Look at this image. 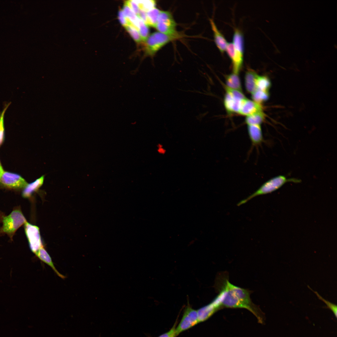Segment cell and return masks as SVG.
Returning <instances> with one entry per match:
<instances>
[{
  "mask_svg": "<svg viewBox=\"0 0 337 337\" xmlns=\"http://www.w3.org/2000/svg\"><path fill=\"white\" fill-rule=\"evenodd\" d=\"M226 86L230 89L242 91L241 82L238 74L232 73L225 77Z\"/></svg>",
  "mask_w": 337,
  "mask_h": 337,
  "instance_id": "18",
  "label": "cell"
},
{
  "mask_svg": "<svg viewBox=\"0 0 337 337\" xmlns=\"http://www.w3.org/2000/svg\"><path fill=\"white\" fill-rule=\"evenodd\" d=\"M261 111V105L246 98L242 102L238 114L247 116Z\"/></svg>",
  "mask_w": 337,
  "mask_h": 337,
  "instance_id": "10",
  "label": "cell"
},
{
  "mask_svg": "<svg viewBox=\"0 0 337 337\" xmlns=\"http://www.w3.org/2000/svg\"><path fill=\"white\" fill-rule=\"evenodd\" d=\"M256 90L269 92L271 83L267 76L258 75L256 80Z\"/></svg>",
  "mask_w": 337,
  "mask_h": 337,
  "instance_id": "20",
  "label": "cell"
},
{
  "mask_svg": "<svg viewBox=\"0 0 337 337\" xmlns=\"http://www.w3.org/2000/svg\"><path fill=\"white\" fill-rule=\"evenodd\" d=\"M220 307L219 302L216 298H215L214 300L209 304L197 310L199 323L207 320Z\"/></svg>",
  "mask_w": 337,
  "mask_h": 337,
  "instance_id": "11",
  "label": "cell"
},
{
  "mask_svg": "<svg viewBox=\"0 0 337 337\" xmlns=\"http://www.w3.org/2000/svg\"><path fill=\"white\" fill-rule=\"evenodd\" d=\"M301 181L295 178H287L285 176L280 175L274 177L263 183L259 188L246 198L239 202L237 206L246 203L256 196L271 193L278 190L287 182L299 183Z\"/></svg>",
  "mask_w": 337,
  "mask_h": 337,
  "instance_id": "2",
  "label": "cell"
},
{
  "mask_svg": "<svg viewBox=\"0 0 337 337\" xmlns=\"http://www.w3.org/2000/svg\"><path fill=\"white\" fill-rule=\"evenodd\" d=\"M221 280L219 293L221 307L244 308L252 312L260 323L262 322L261 312L251 301L249 291L231 284L227 277Z\"/></svg>",
  "mask_w": 337,
  "mask_h": 337,
  "instance_id": "1",
  "label": "cell"
},
{
  "mask_svg": "<svg viewBox=\"0 0 337 337\" xmlns=\"http://www.w3.org/2000/svg\"><path fill=\"white\" fill-rule=\"evenodd\" d=\"M35 254L41 261L50 266L59 276L62 279H64L65 278L64 276L60 273L56 269L51 256L43 246L41 247Z\"/></svg>",
  "mask_w": 337,
  "mask_h": 337,
  "instance_id": "15",
  "label": "cell"
},
{
  "mask_svg": "<svg viewBox=\"0 0 337 337\" xmlns=\"http://www.w3.org/2000/svg\"><path fill=\"white\" fill-rule=\"evenodd\" d=\"M118 18L120 23L125 27L128 26V22L121 10H120L119 12Z\"/></svg>",
  "mask_w": 337,
  "mask_h": 337,
  "instance_id": "31",
  "label": "cell"
},
{
  "mask_svg": "<svg viewBox=\"0 0 337 337\" xmlns=\"http://www.w3.org/2000/svg\"><path fill=\"white\" fill-rule=\"evenodd\" d=\"M25 233L27 237L30 249L35 254L43 245L39 228L27 222L24 224Z\"/></svg>",
  "mask_w": 337,
  "mask_h": 337,
  "instance_id": "8",
  "label": "cell"
},
{
  "mask_svg": "<svg viewBox=\"0 0 337 337\" xmlns=\"http://www.w3.org/2000/svg\"><path fill=\"white\" fill-rule=\"evenodd\" d=\"M175 322L172 327L168 332L164 333L158 337H176L175 329L177 324Z\"/></svg>",
  "mask_w": 337,
  "mask_h": 337,
  "instance_id": "30",
  "label": "cell"
},
{
  "mask_svg": "<svg viewBox=\"0 0 337 337\" xmlns=\"http://www.w3.org/2000/svg\"><path fill=\"white\" fill-rule=\"evenodd\" d=\"M265 115L263 111L247 116L245 122L247 125H261L264 121Z\"/></svg>",
  "mask_w": 337,
  "mask_h": 337,
  "instance_id": "19",
  "label": "cell"
},
{
  "mask_svg": "<svg viewBox=\"0 0 337 337\" xmlns=\"http://www.w3.org/2000/svg\"><path fill=\"white\" fill-rule=\"evenodd\" d=\"M258 75L254 70H248L245 76V85L247 92L252 94L256 90V80Z\"/></svg>",
  "mask_w": 337,
  "mask_h": 337,
  "instance_id": "16",
  "label": "cell"
},
{
  "mask_svg": "<svg viewBox=\"0 0 337 337\" xmlns=\"http://www.w3.org/2000/svg\"><path fill=\"white\" fill-rule=\"evenodd\" d=\"M10 103L5 107L0 115V147L2 144L4 137V115L5 112L10 105Z\"/></svg>",
  "mask_w": 337,
  "mask_h": 337,
  "instance_id": "25",
  "label": "cell"
},
{
  "mask_svg": "<svg viewBox=\"0 0 337 337\" xmlns=\"http://www.w3.org/2000/svg\"><path fill=\"white\" fill-rule=\"evenodd\" d=\"M223 103L229 114L238 113L242 102L246 98L242 91L230 89L225 86Z\"/></svg>",
  "mask_w": 337,
  "mask_h": 337,
  "instance_id": "5",
  "label": "cell"
},
{
  "mask_svg": "<svg viewBox=\"0 0 337 337\" xmlns=\"http://www.w3.org/2000/svg\"><path fill=\"white\" fill-rule=\"evenodd\" d=\"M140 10L146 12L155 7L156 2L154 0H134Z\"/></svg>",
  "mask_w": 337,
  "mask_h": 337,
  "instance_id": "23",
  "label": "cell"
},
{
  "mask_svg": "<svg viewBox=\"0 0 337 337\" xmlns=\"http://www.w3.org/2000/svg\"><path fill=\"white\" fill-rule=\"evenodd\" d=\"M176 24L171 13L167 11H161L155 27L159 32L168 35L178 33Z\"/></svg>",
  "mask_w": 337,
  "mask_h": 337,
  "instance_id": "6",
  "label": "cell"
},
{
  "mask_svg": "<svg viewBox=\"0 0 337 337\" xmlns=\"http://www.w3.org/2000/svg\"><path fill=\"white\" fill-rule=\"evenodd\" d=\"M182 37V35L178 32L168 35L159 32H154L149 35L144 41L146 53L152 56L168 43Z\"/></svg>",
  "mask_w": 337,
  "mask_h": 337,
  "instance_id": "3",
  "label": "cell"
},
{
  "mask_svg": "<svg viewBox=\"0 0 337 337\" xmlns=\"http://www.w3.org/2000/svg\"><path fill=\"white\" fill-rule=\"evenodd\" d=\"M161 11L154 7L146 12L147 20L146 25L148 26L155 27Z\"/></svg>",
  "mask_w": 337,
  "mask_h": 337,
  "instance_id": "21",
  "label": "cell"
},
{
  "mask_svg": "<svg viewBox=\"0 0 337 337\" xmlns=\"http://www.w3.org/2000/svg\"><path fill=\"white\" fill-rule=\"evenodd\" d=\"M124 4L129 7L137 15L138 14L140 9L134 0L126 1Z\"/></svg>",
  "mask_w": 337,
  "mask_h": 337,
  "instance_id": "28",
  "label": "cell"
},
{
  "mask_svg": "<svg viewBox=\"0 0 337 337\" xmlns=\"http://www.w3.org/2000/svg\"><path fill=\"white\" fill-rule=\"evenodd\" d=\"M0 183L6 187L17 189H24L28 184L19 175L4 171L0 178Z\"/></svg>",
  "mask_w": 337,
  "mask_h": 337,
  "instance_id": "9",
  "label": "cell"
},
{
  "mask_svg": "<svg viewBox=\"0 0 337 337\" xmlns=\"http://www.w3.org/2000/svg\"><path fill=\"white\" fill-rule=\"evenodd\" d=\"M1 221L0 234H6L11 238L17 229L27 222L21 210L17 209L7 216H2Z\"/></svg>",
  "mask_w": 337,
  "mask_h": 337,
  "instance_id": "4",
  "label": "cell"
},
{
  "mask_svg": "<svg viewBox=\"0 0 337 337\" xmlns=\"http://www.w3.org/2000/svg\"><path fill=\"white\" fill-rule=\"evenodd\" d=\"M125 28L135 42L139 43L142 41L139 32L135 28L129 26Z\"/></svg>",
  "mask_w": 337,
  "mask_h": 337,
  "instance_id": "27",
  "label": "cell"
},
{
  "mask_svg": "<svg viewBox=\"0 0 337 337\" xmlns=\"http://www.w3.org/2000/svg\"><path fill=\"white\" fill-rule=\"evenodd\" d=\"M251 94L253 100L261 105L266 101L269 96V92L258 90H256Z\"/></svg>",
  "mask_w": 337,
  "mask_h": 337,
  "instance_id": "22",
  "label": "cell"
},
{
  "mask_svg": "<svg viewBox=\"0 0 337 337\" xmlns=\"http://www.w3.org/2000/svg\"><path fill=\"white\" fill-rule=\"evenodd\" d=\"M44 177L43 175L34 182L28 184L24 188L22 196L24 198L30 197L32 193L37 191L42 185L44 181Z\"/></svg>",
  "mask_w": 337,
  "mask_h": 337,
  "instance_id": "17",
  "label": "cell"
},
{
  "mask_svg": "<svg viewBox=\"0 0 337 337\" xmlns=\"http://www.w3.org/2000/svg\"><path fill=\"white\" fill-rule=\"evenodd\" d=\"M210 22L213 33L215 43L222 53L226 51L228 43L223 35L220 32L212 19H209Z\"/></svg>",
  "mask_w": 337,
  "mask_h": 337,
  "instance_id": "13",
  "label": "cell"
},
{
  "mask_svg": "<svg viewBox=\"0 0 337 337\" xmlns=\"http://www.w3.org/2000/svg\"><path fill=\"white\" fill-rule=\"evenodd\" d=\"M199 323L197 310L190 306L185 308L181 320L175 329L176 336Z\"/></svg>",
  "mask_w": 337,
  "mask_h": 337,
  "instance_id": "7",
  "label": "cell"
},
{
  "mask_svg": "<svg viewBox=\"0 0 337 337\" xmlns=\"http://www.w3.org/2000/svg\"><path fill=\"white\" fill-rule=\"evenodd\" d=\"M226 51L232 61L234 57L235 54L234 47L232 42L228 43Z\"/></svg>",
  "mask_w": 337,
  "mask_h": 337,
  "instance_id": "29",
  "label": "cell"
},
{
  "mask_svg": "<svg viewBox=\"0 0 337 337\" xmlns=\"http://www.w3.org/2000/svg\"><path fill=\"white\" fill-rule=\"evenodd\" d=\"M138 26V32L142 41L144 42L149 36V31L148 26L139 18Z\"/></svg>",
  "mask_w": 337,
  "mask_h": 337,
  "instance_id": "24",
  "label": "cell"
},
{
  "mask_svg": "<svg viewBox=\"0 0 337 337\" xmlns=\"http://www.w3.org/2000/svg\"><path fill=\"white\" fill-rule=\"evenodd\" d=\"M4 171L3 169L2 164L0 161V178L1 177Z\"/></svg>",
  "mask_w": 337,
  "mask_h": 337,
  "instance_id": "32",
  "label": "cell"
},
{
  "mask_svg": "<svg viewBox=\"0 0 337 337\" xmlns=\"http://www.w3.org/2000/svg\"><path fill=\"white\" fill-rule=\"evenodd\" d=\"M308 287L310 289L311 291H313L314 293L317 296L318 298L320 300L323 301L327 305V308H329L330 310L335 315L336 318H337V305L334 304H333L330 301H327L323 298L321 296H320L317 292L314 291L309 286H308Z\"/></svg>",
  "mask_w": 337,
  "mask_h": 337,
  "instance_id": "26",
  "label": "cell"
},
{
  "mask_svg": "<svg viewBox=\"0 0 337 337\" xmlns=\"http://www.w3.org/2000/svg\"><path fill=\"white\" fill-rule=\"evenodd\" d=\"M234 49V56L243 57L244 51V37L241 30L237 28L235 29L233 37V42Z\"/></svg>",
  "mask_w": 337,
  "mask_h": 337,
  "instance_id": "14",
  "label": "cell"
},
{
  "mask_svg": "<svg viewBox=\"0 0 337 337\" xmlns=\"http://www.w3.org/2000/svg\"><path fill=\"white\" fill-rule=\"evenodd\" d=\"M250 139L253 146H257L263 141V137L261 125H247Z\"/></svg>",
  "mask_w": 337,
  "mask_h": 337,
  "instance_id": "12",
  "label": "cell"
}]
</instances>
